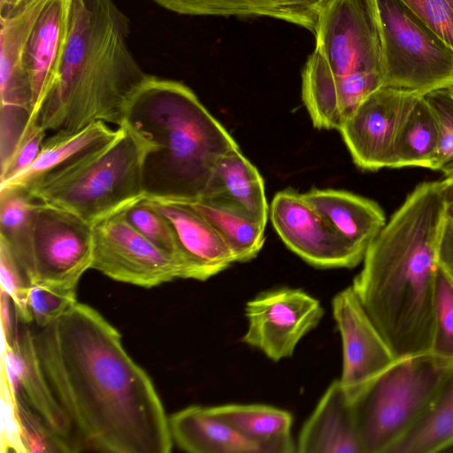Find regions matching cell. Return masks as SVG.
<instances>
[{
  "instance_id": "obj_17",
  "label": "cell",
  "mask_w": 453,
  "mask_h": 453,
  "mask_svg": "<svg viewBox=\"0 0 453 453\" xmlns=\"http://www.w3.org/2000/svg\"><path fill=\"white\" fill-rule=\"evenodd\" d=\"M49 0H29L1 15L0 96L1 119L28 121L32 90L25 64V48L40 13Z\"/></svg>"
},
{
  "instance_id": "obj_39",
  "label": "cell",
  "mask_w": 453,
  "mask_h": 453,
  "mask_svg": "<svg viewBox=\"0 0 453 453\" xmlns=\"http://www.w3.org/2000/svg\"><path fill=\"white\" fill-rule=\"evenodd\" d=\"M439 264L453 279V219L447 218L439 250Z\"/></svg>"
},
{
  "instance_id": "obj_3",
  "label": "cell",
  "mask_w": 453,
  "mask_h": 453,
  "mask_svg": "<svg viewBox=\"0 0 453 453\" xmlns=\"http://www.w3.org/2000/svg\"><path fill=\"white\" fill-rule=\"evenodd\" d=\"M130 23L113 0H73L57 75L32 116L46 131L76 132L96 121L120 127L148 76L134 58Z\"/></svg>"
},
{
  "instance_id": "obj_33",
  "label": "cell",
  "mask_w": 453,
  "mask_h": 453,
  "mask_svg": "<svg viewBox=\"0 0 453 453\" xmlns=\"http://www.w3.org/2000/svg\"><path fill=\"white\" fill-rule=\"evenodd\" d=\"M77 302V287L48 282L31 284L29 309L39 328L57 320Z\"/></svg>"
},
{
  "instance_id": "obj_5",
  "label": "cell",
  "mask_w": 453,
  "mask_h": 453,
  "mask_svg": "<svg viewBox=\"0 0 453 453\" xmlns=\"http://www.w3.org/2000/svg\"><path fill=\"white\" fill-rule=\"evenodd\" d=\"M145 142L126 126L107 142L32 182L35 200L75 214L93 225L145 198Z\"/></svg>"
},
{
  "instance_id": "obj_20",
  "label": "cell",
  "mask_w": 453,
  "mask_h": 453,
  "mask_svg": "<svg viewBox=\"0 0 453 453\" xmlns=\"http://www.w3.org/2000/svg\"><path fill=\"white\" fill-rule=\"evenodd\" d=\"M302 195L362 259L387 223L376 202L354 193L313 188Z\"/></svg>"
},
{
  "instance_id": "obj_14",
  "label": "cell",
  "mask_w": 453,
  "mask_h": 453,
  "mask_svg": "<svg viewBox=\"0 0 453 453\" xmlns=\"http://www.w3.org/2000/svg\"><path fill=\"white\" fill-rule=\"evenodd\" d=\"M332 310L342 347L339 380L351 401L396 358L352 286L334 296Z\"/></svg>"
},
{
  "instance_id": "obj_7",
  "label": "cell",
  "mask_w": 453,
  "mask_h": 453,
  "mask_svg": "<svg viewBox=\"0 0 453 453\" xmlns=\"http://www.w3.org/2000/svg\"><path fill=\"white\" fill-rule=\"evenodd\" d=\"M380 29L383 87L424 96L453 88V50L401 0H372Z\"/></svg>"
},
{
  "instance_id": "obj_30",
  "label": "cell",
  "mask_w": 453,
  "mask_h": 453,
  "mask_svg": "<svg viewBox=\"0 0 453 453\" xmlns=\"http://www.w3.org/2000/svg\"><path fill=\"white\" fill-rule=\"evenodd\" d=\"M179 14L216 16H267L287 21L270 0H153Z\"/></svg>"
},
{
  "instance_id": "obj_16",
  "label": "cell",
  "mask_w": 453,
  "mask_h": 453,
  "mask_svg": "<svg viewBox=\"0 0 453 453\" xmlns=\"http://www.w3.org/2000/svg\"><path fill=\"white\" fill-rule=\"evenodd\" d=\"M383 86L380 73L337 76L315 49L302 74V98L314 127L336 129L373 91Z\"/></svg>"
},
{
  "instance_id": "obj_6",
  "label": "cell",
  "mask_w": 453,
  "mask_h": 453,
  "mask_svg": "<svg viewBox=\"0 0 453 453\" xmlns=\"http://www.w3.org/2000/svg\"><path fill=\"white\" fill-rule=\"evenodd\" d=\"M453 372L432 352L396 359L350 401L362 453H391L427 413Z\"/></svg>"
},
{
  "instance_id": "obj_38",
  "label": "cell",
  "mask_w": 453,
  "mask_h": 453,
  "mask_svg": "<svg viewBox=\"0 0 453 453\" xmlns=\"http://www.w3.org/2000/svg\"><path fill=\"white\" fill-rule=\"evenodd\" d=\"M286 16L287 21L313 34L319 14L331 0H270Z\"/></svg>"
},
{
  "instance_id": "obj_19",
  "label": "cell",
  "mask_w": 453,
  "mask_h": 453,
  "mask_svg": "<svg viewBox=\"0 0 453 453\" xmlns=\"http://www.w3.org/2000/svg\"><path fill=\"white\" fill-rule=\"evenodd\" d=\"M72 1L49 0L27 40L24 64L31 85L33 111L58 71L69 33Z\"/></svg>"
},
{
  "instance_id": "obj_15",
  "label": "cell",
  "mask_w": 453,
  "mask_h": 453,
  "mask_svg": "<svg viewBox=\"0 0 453 453\" xmlns=\"http://www.w3.org/2000/svg\"><path fill=\"white\" fill-rule=\"evenodd\" d=\"M3 382L43 424L59 452H78L72 427L51 393L38 364L33 331L25 327L3 347Z\"/></svg>"
},
{
  "instance_id": "obj_34",
  "label": "cell",
  "mask_w": 453,
  "mask_h": 453,
  "mask_svg": "<svg viewBox=\"0 0 453 453\" xmlns=\"http://www.w3.org/2000/svg\"><path fill=\"white\" fill-rule=\"evenodd\" d=\"M434 111L439 128V144L433 170L445 177L453 175V88H443L424 95Z\"/></svg>"
},
{
  "instance_id": "obj_12",
  "label": "cell",
  "mask_w": 453,
  "mask_h": 453,
  "mask_svg": "<svg viewBox=\"0 0 453 453\" xmlns=\"http://www.w3.org/2000/svg\"><path fill=\"white\" fill-rule=\"evenodd\" d=\"M324 310L318 299L300 288L265 291L245 306L246 344L273 361L293 355L301 339L320 322Z\"/></svg>"
},
{
  "instance_id": "obj_22",
  "label": "cell",
  "mask_w": 453,
  "mask_h": 453,
  "mask_svg": "<svg viewBox=\"0 0 453 453\" xmlns=\"http://www.w3.org/2000/svg\"><path fill=\"white\" fill-rule=\"evenodd\" d=\"M173 442L190 453H259L253 442L207 407L191 405L168 417Z\"/></svg>"
},
{
  "instance_id": "obj_41",
  "label": "cell",
  "mask_w": 453,
  "mask_h": 453,
  "mask_svg": "<svg viewBox=\"0 0 453 453\" xmlns=\"http://www.w3.org/2000/svg\"><path fill=\"white\" fill-rule=\"evenodd\" d=\"M444 198L447 218L453 219V175L445 177Z\"/></svg>"
},
{
  "instance_id": "obj_37",
  "label": "cell",
  "mask_w": 453,
  "mask_h": 453,
  "mask_svg": "<svg viewBox=\"0 0 453 453\" xmlns=\"http://www.w3.org/2000/svg\"><path fill=\"white\" fill-rule=\"evenodd\" d=\"M453 50V0H401Z\"/></svg>"
},
{
  "instance_id": "obj_23",
  "label": "cell",
  "mask_w": 453,
  "mask_h": 453,
  "mask_svg": "<svg viewBox=\"0 0 453 453\" xmlns=\"http://www.w3.org/2000/svg\"><path fill=\"white\" fill-rule=\"evenodd\" d=\"M204 198L232 204L266 226L269 205L264 180L240 148L229 150L219 159Z\"/></svg>"
},
{
  "instance_id": "obj_24",
  "label": "cell",
  "mask_w": 453,
  "mask_h": 453,
  "mask_svg": "<svg viewBox=\"0 0 453 453\" xmlns=\"http://www.w3.org/2000/svg\"><path fill=\"white\" fill-rule=\"evenodd\" d=\"M210 413L225 421L247 440L259 453L296 452L290 412L265 404H224L207 407Z\"/></svg>"
},
{
  "instance_id": "obj_1",
  "label": "cell",
  "mask_w": 453,
  "mask_h": 453,
  "mask_svg": "<svg viewBox=\"0 0 453 453\" xmlns=\"http://www.w3.org/2000/svg\"><path fill=\"white\" fill-rule=\"evenodd\" d=\"M41 371L68 420L78 452L168 453V417L119 332L77 302L33 332Z\"/></svg>"
},
{
  "instance_id": "obj_27",
  "label": "cell",
  "mask_w": 453,
  "mask_h": 453,
  "mask_svg": "<svg viewBox=\"0 0 453 453\" xmlns=\"http://www.w3.org/2000/svg\"><path fill=\"white\" fill-rule=\"evenodd\" d=\"M438 144L437 120L422 96L401 131L391 168L423 167L433 170Z\"/></svg>"
},
{
  "instance_id": "obj_26",
  "label": "cell",
  "mask_w": 453,
  "mask_h": 453,
  "mask_svg": "<svg viewBox=\"0 0 453 453\" xmlns=\"http://www.w3.org/2000/svg\"><path fill=\"white\" fill-rule=\"evenodd\" d=\"M188 203L216 229L236 262H248L258 255L265 240V226L223 201L204 198Z\"/></svg>"
},
{
  "instance_id": "obj_4",
  "label": "cell",
  "mask_w": 453,
  "mask_h": 453,
  "mask_svg": "<svg viewBox=\"0 0 453 453\" xmlns=\"http://www.w3.org/2000/svg\"><path fill=\"white\" fill-rule=\"evenodd\" d=\"M122 125L146 143L145 198H204L219 159L239 148L191 88L150 74L130 96Z\"/></svg>"
},
{
  "instance_id": "obj_42",
  "label": "cell",
  "mask_w": 453,
  "mask_h": 453,
  "mask_svg": "<svg viewBox=\"0 0 453 453\" xmlns=\"http://www.w3.org/2000/svg\"><path fill=\"white\" fill-rule=\"evenodd\" d=\"M25 0H9L6 8L1 12V15L10 12L12 10L20 6Z\"/></svg>"
},
{
  "instance_id": "obj_2",
  "label": "cell",
  "mask_w": 453,
  "mask_h": 453,
  "mask_svg": "<svg viewBox=\"0 0 453 453\" xmlns=\"http://www.w3.org/2000/svg\"><path fill=\"white\" fill-rule=\"evenodd\" d=\"M446 180L425 181L367 249L352 288L396 359L429 352Z\"/></svg>"
},
{
  "instance_id": "obj_32",
  "label": "cell",
  "mask_w": 453,
  "mask_h": 453,
  "mask_svg": "<svg viewBox=\"0 0 453 453\" xmlns=\"http://www.w3.org/2000/svg\"><path fill=\"white\" fill-rule=\"evenodd\" d=\"M125 214L138 232L158 249L174 257L180 264L174 229L163 214L147 203L144 198L126 207Z\"/></svg>"
},
{
  "instance_id": "obj_43",
  "label": "cell",
  "mask_w": 453,
  "mask_h": 453,
  "mask_svg": "<svg viewBox=\"0 0 453 453\" xmlns=\"http://www.w3.org/2000/svg\"><path fill=\"white\" fill-rule=\"evenodd\" d=\"M27 1H29V0H25V2H27ZM25 2H24V3H25ZM24 3H23V4H24Z\"/></svg>"
},
{
  "instance_id": "obj_40",
  "label": "cell",
  "mask_w": 453,
  "mask_h": 453,
  "mask_svg": "<svg viewBox=\"0 0 453 453\" xmlns=\"http://www.w3.org/2000/svg\"><path fill=\"white\" fill-rule=\"evenodd\" d=\"M11 297L1 289V326L4 344H12L16 334L13 332Z\"/></svg>"
},
{
  "instance_id": "obj_21",
  "label": "cell",
  "mask_w": 453,
  "mask_h": 453,
  "mask_svg": "<svg viewBox=\"0 0 453 453\" xmlns=\"http://www.w3.org/2000/svg\"><path fill=\"white\" fill-rule=\"evenodd\" d=\"M300 453H362L352 408L339 380L333 381L303 424Z\"/></svg>"
},
{
  "instance_id": "obj_25",
  "label": "cell",
  "mask_w": 453,
  "mask_h": 453,
  "mask_svg": "<svg viewBox=\"0 0 453 453\" xmlns=\"http://www.w3.org/2000/svg\"><path fill=\"white\" fill-rule=\"evenodd\" d=\"M118 132L104 121L92 122L76 132H55L44 140L35 161L1 188H26L42 175L66 165L84 153L107 142Z\"/></svg>"
},
{
  "instance_id": "obj_35",
  "label": "cell",
  "mask_w": 453,
  "mask_h": 453,
  "mask_svg": "<svg viewBox=\"0 0 453 453\" xmlns=\"http://www.w3.org/2000/svg\"><path fill=\"white\" fill-rule=\"evenodd\" d=\"M0 280L1 289L11 297L18 319L24 323L33 321L29 309L32 283L8 244L1 238Z\"/></svg>"
},
{
  "instance_id": "obj_31",
  "label": "cell",
  "mask_w": 453,
  "mask_h": 453,
  "mask_svg": "<svg viewBox=\"0 0 453 453\" xmlns=\"http://www.w3.org/2000/svg\"><path fill=\"white\" fill-rule=\"evenodd\" d=\"M434 355L453 361V279L439 264L434 292Z\"/></svg>"
},
{
  "instance_id": "obj_9",
  "label": "cell",
  "mask_w": 453,
  "mask_h": 453,
  "mask_svg": "<svg viewBox=\"0 0 453 453\" xmlns=\"http://www.w3.org/2000/svg\"><path fill=\"white\" fill-rule=\"evenodd\" d=\"M316 50L333 74L380 73L382 43L372 0H331L318 19Z\"/></svg>"
},
{
  "instance_id": "obj_10",
  "label": "cell",
  "mask_w": 453,
  "mask_h": 453,
  "mask_svg": "<svg viewBox=\"0 0 453 453\" xmlns=\"http://www.w3.org/2000/svg\"><path fill=\"white\" fill-rule=\"evenodd\" d=\"M92 259V225L65 210L38 202L27 272L31 283L77 287L83 273L91 269Z\"/></svg>"
},
{
  "instance_id": "obj_13",
  "label": "cell",
  "mask_w": 453,
  "mask_h": 453,
  "mask_svg": "<svg viewBox=\"0 0 453 453\" xmlns=\"http://www.w3.org/2000/svg\"><path fill=\"white\" fill-rule=\"evenodd\" d=\"M269 219L285 245L313 266L352 268L363 261L303 195L292 188L275 194L269 205Z\"/></svg>"
},
{
  "instance_id": "obj_18",
  "label": "cell",
  "mask_w": 453,
  "mask_h": 453,
  "mask_svg": "<svg viewBox=\"0 0 453 453\" xmlns=\"http://www.w3.org/2000/svg\"><path fill=\"white\" fill-rule=\"evenodd\" d=\"M172 224L183 268V279L200 281L223 272L235 257L211 224L188 202L144 198Z\"/></svg>"
},
{
  "instance_id": "obj_29",
  "label": "cell",
  "mask_w": 453,
  "mask_h": 453,
  "mask_svg": "<svg viewBox=\"0 0 453 453\" xmlns=\"http://www.w3.org/2000/svg\"><path fill=\"white\" fill-rule=\"evenodd\" d=\"M37 203L23 188L0 189V238L8 244L26 273L31 259Z\"/></svg>"
},
{
  "instance_id": "obj_8",
  "label": "cell",
  "mask_w": 453,
  "mask_h": 453,
  "mask_svg": "<svg viewBox=\"0 0 453 453\" xmlns=\"http://www.w3.org/2000/svg\"><path fill=\"white\" fill-rule=\"evenodd\" d=\"M92 233L91 269L110 279L146 288L183 279L180 262L138 232L125 208L95 222Z\"/></svg>"
},
{
  "instance_id": "obj_11",
  "label": "cell",
  "mask_w": 453,
  "mask_h": 453,
  "mask_svg": "<svg viewBox=\"0 0 453 453\" xmlns=\"http://www.w3.org/2000/svg\"><path fill=\"white\" fill-rule=\"evenodd\" d=\"M420 96L382 86L347 118L339 132L357 167L391 168L401 131Z\"/></svg>"
},
{
  "instance_id": "obj_36",
  "label": "cell",
  "mask_w": 453,
  "mask_h": 453,
  "mask_svg": "<svg viewBox=\"0 0 453 453\" xmlns=\"http://www.w3.org/2000/svg\"><path fill=\"white\" fill-rule=\"evenodd\" d=\"M46 132L38 123L37 118H29L13 153L1 165V183L12 179L35 161L45 140Z\"/></svg>"
},
{
  "instance_id": "obj_28",
  "label": "cell",
  "mask_w": 453,
  "mask_h": 453,
  "mask_svg": "<svg viewBox=\"0 0 453 453\" xmlns=\"http://www.w3.org/2000/svg\"><path fill=\"white\" fill-rule=\"evenodd\" d=\"M453 447V372L418 424L391 453H435Z\"/></svg>"
}]
</instances>
